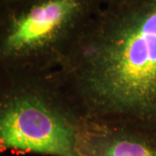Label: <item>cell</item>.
<instances>
[{"instance_id":"6da1fadb","label":"cell","mask_w":156,"mask_h":156,"mask_svg":"<svg viewBox=\"0 0 156 156\" xmlns=\"http://www.w3.org/2000/svg\"><path fill=\"white\" fill-rule=\"evenodd\" d=\"M57 70L84 118L156 130V0L101 6Z\"/></svg>"},{"instance_id":"5b68a950","label":"cell","mask_w":156,"mask_h":156,"mask_svg":"<svg viewBox=\"0 0 156 156\" xmlns=\"http://www.w3.org/2000/svg\"><path fill=\"white\" fill-rule=\"evenodd\" d=\"M125 1H129V0H100L101 5H110V4H115V3H121V2H125Z\"/></svg>"},{"instance_id":"3957f363","label":"cell","mask_w":156,"mask_h":156,"mask_svg":"<svg viewBox=\"0 0 156 156\" xmlns=\"http://www.w3.org/2000/svg\"><path fill=\"white\" fill-rule=\"evenodd\" d=\"M100 0H12L0 7V69L57 70Z\"/></svg>"},{"instance_id":"7a4b0ae2","label":"cell","mask_w":156,"mask_h":156,"mask_svg":"<svg viewBox=\"0 0 156 156\" xmlns=\"http://www.w3.org/2000/svg\"><path fill=\"white\" fill-rule=\"evenodd\" d=\"M83 121L58 70L0 69V153L78 156Z\"/></svg>"},{"instance_id":"8992f818","label":"cell","mask_w":156,"mask_h":156,"mask_svg":"<svg viewBox=\"0 0 156 156\" xmlns=\"http://www.w3.org/2000/svg\"><path fill=\"white\" fill-rule=\"evenodd\" d=\"M12 0H0V7L3 5H5V4L7 3H9V2H11Z\"/></svg>"},{"instance_id":"277c9868","label":"cell","mask_w":156,"mask_h":156,"mask_svg":"<svg viewBox=\"0 0 156 156\" xmlns=\"http://www.w3.org/2000/svg\"><path fill=\"white\" fill-rule=\"evenodd\" d=\"M78 156H156V130L119 121L84 118Z\"/></svg>"}]
</instances>
